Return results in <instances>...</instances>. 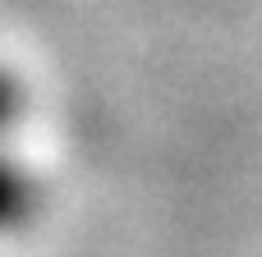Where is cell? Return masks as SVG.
Returning <instances> with one entry per match:
<instances>
[{
  "label": "cell",
  "instance_id": "obj_1",
  "mask_svg": "<svg viewBox=\"0 0 262 257\" xmlns=\"http://www.w3.org/2000/svg\"><path fill=\"white\" fill-rule=\"evenodd\" d=\"M37 212H41V179L9 147H0V235L32 225Z\"/></svg>",
  "mask_w": 262,
  "mask_h": 257
},
{
  "label": "cell",
  "instance_id": "obj_2",
  "mask_svg": "<svg viewBox=\"0 0 262 257\" xmlns=\"http://www.w3.org/2000/svg\"><path fill=\"white\" fill-rule=\"evenodd\" d=\"M23 110H28V92H23V83L0 64V147H9V138H14V129H18V120H23Z\"/></svg>",
  "mask_w": 262,
  "mask_h": 257
}]
</instances>
